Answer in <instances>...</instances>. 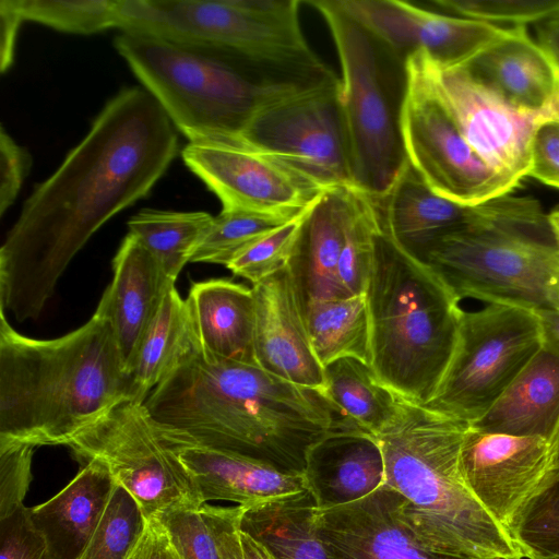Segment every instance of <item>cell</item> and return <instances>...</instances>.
<instances>
[{
	"mask_svg": "<svg viewBox=\"0 0 559 559\" xmlns=\"http://www.w3.org/2000/svg\"><path fill=\"white\" fill-rule=\"evenodd\" d=\"M127 559H183L158 518L146 520L144 531Z\"/></svg>",
	"mask_w": 559,
	"mask_h": 559,
	"instance_id": "cell-46",
	"label": "cell"
},
{
	"mask_svg": "<svg viewBox=\"0 0 559 559\" xmlns=\"http://www.w3.org/2000/svg\"><path fill=\"white\" fill-rule=\"evenodd\" d=\"M538 317L543 345L559 356V310H534Z\"/></svg>",
	"mask_w": 559,
	"mask_h": 559,
	"instance_id": "cell-48",
	"label": "cell"
},
{
	"mask_svg": "<svg viewBox=\"0 0 559 559\" xmlns=\"http://www.w3.org/2000/svg\"><path fill=\"white\" fill-rule=\"evenodd\" d=\"M114 46L190 142L240 140L266 106L337 78L294 76L229 49L141 33L122 32Z\"/></svg>",
	"mask_w": 559,
	"mask_h": 559,
	"instance_id": "cell-5",
	"label": "cell"
},
{
	"mask_svg": "<svg viewBox=\"0 0 559 559\" xmlns=\"http://www.w3.org/2000/svg\"><path fill=\"white\" fill-rule=\"evenodd\" d=\"M81 463L97 461L136 501L144 518L203 504L144 404L124 400L66 445Z\"/></svg>",
	"mask_w": 559,
	"mask_h": 559,
	"instance_id": "cell-11",
	"label": "cell"
},
{
	"mask_svg": "<svg viewBox=\"0 0 559 559\" xmlns=\"http://www.w3.org/2000/svg\"><path fill=\"white\" fill-rule=\"evenodd\" d=\"M186 166L219 199L222 210L293 219L328 190L284 160L240 140L189 142Z\"/></svg>",
	"mask_w": 559,
	"mask_h": 559,
	"instance_id": "cell-15",
	"label": "cell"
},
{
	"mask_svg": "<svg viewBox=\"0 0 559 559\" xmlns=\"http://www.w3.org/2000/svg\"><path fill=\"white\" fill-rule=\"evenodd\" d=\"M305 474L320 507L358 500L384 484L379 442L358 428L335 427L310 450Z\"/></svg>",
	"mask_w": 559,
	"mask_h": 559,
	"instance_id": "cell-25",
	"label": "cell"
},
{
	"mask_svg": "<svg viewBox=\"0 0 559 559\" xmlns=\"http://www.w3.org/2000/svg\"><path fill=\"white\" fill-rule=\"evenodd\" d=\"M379 227L380 214L376 202L355 189L353 212L336 270L344 298L366 293Z\"/></svg>",
	"mask_w": 559,
	"mask_h": 559,
	"instance_id": "cell-34",
	"label": "cell"
},
{
	"mask_svg": "<svg viewBox=\"0 0 559 559\" xmlns=\"http://www.w3.org/2000/svg\"><path fill=\"white\" fill-rule=\"evenodd\" d=\"M311 489L245 508L239 528L275 559H331L314 521Z\"/></svg>",
	"mask_w": 559,
	"mask_h": 559,
	"instance_id": "cell-30",
	"label": "cell"
},
{
	"mask_svg": "<svg viewBox=\"0 0 559 559\" xmlns=\"http://www.w3.org/2000/svg\"><path fill=\"white\" fill-rule=\"evenodd\" d=\"M528 177L559 189V121L546 122L536 131Z\"/></svg>",
	"mask_w": 559,
	"mask_h": 559,
	"instance_id": "cell-45",
	"label": "cell"
},
{
	"mask_svg": "<svg viewBox=\"0 0 559 559\" xmlns=\"http://www.w3.org/2000/svg\"><path fill=\"white\" fill-rule=\"evenodd\" d=\"M1 19V47H0V68L4 73L10 69L14 60L15 44L21 24L24 22L21 16L11 9L5 0L0 1Z\"/></svg>",
	"mask_w": 559,
	"mask_h": 559,
	"instance_id": "cell-47",
	"label": "cell"
},
{
	"mask_svg": "<svg viewBox=\"0 0 559 559\" xmlns=\"http://www.w3.org/2000/svg\"><path fill=\"white\" fill-rule=\"evenodd\" d=\"M241 140L284 160L325 190L355 189L338 78L266 106L250 121Z\"/></svg>",
	"mask_w": 559,
	"mask_h": 559,
	"instance_id": "cell-13",
	"label": "cell"
},
{
	"mask_svg": "<svg viewBox=\"0 0 559 559\" xmlns=\"http://www.w3.org/2000/svg\"><path fill=\"white\" fill-rule=\"evenodd\" d=\"M290 219L242 210H222L214 216L191 262L228 263L247 246Z\"/></svg>",
	"mask_w": 559,
	"mask_h": 559,
	"instance_id": "cell-36",
	"label": "cell"
},
{
	"mask_svg": "<svg viewBox=\"0 0 559 559\" xmlns=\"http://www.w3.org/2000/svg\"><path fill=\"white\" fill-rule=\"evenodd\" d=\"M186 301L203 357L258 366L252 287L226 278L195 282Z\"/></svg>",
	"mask_w": 559,
	"mask_h": 559,
	"instance_id": "cell-26",
	"label": "cell"
},
{
	"mask_svg": "<svg viewBox=\"0 0 559 559\" xmlns=\"http://www.w3.org/2000/svg\"><path fill=\"white\" fill-rule=\"evenodd\" d=\"M0 559H49L47 543L22 506L0 519Z\"/></svg>",
	"mask_w": 559,
	"mask_h": 559,
	"instance_id": "cell-43",
	"label": "cell"
},
{
	"mask_svg": "<svg viewBox=\"0 0 559 559\" xmlns=\"http://www.w3.org/2000/svg\"><path fill=\"white\" fill-rule=\"evenodd\" d=\"M236 507L203 503L170 511L158 519L183 559H223L222 532Z\"/></svg>",
	"mask_w": 559,
	"mask_h": 559,
	"instance_id": "cell-37",
	"label": "cell"
},
{
	"mask_svg": "<svg viewBox=\"0 0 559 559\" xmlns=\"http://www.w3.org/2000/svg\"><path fill=\"white\" fill-rule=\"evenodd\" d=\"M373 201L384 230L421 262L437 239L456 230L492 225L549 228L540 203L531 197L509 193L476 205L460 204L435 193L408 162L388 192Z\"/></svg>",
	"mask_w": 559,
	"mask_h": 559,
	"instance_id": "cell-16",
	"label": "cell"
},
{
	"mask_svg": "<svg viewBox=\"0 0 559 559\" xmlns=\"http://www.w3.org/2000/svg\"><path fill=\"white\" fill-rule=\"evenodd\" d=\"M145 523L134 498L116 484L102 520L79 559H127Z\"/></svg>",
	"mask_w": 559,
	"mask_h": 559,
	"instance_id": "cell-38",
	"label": "cell"
},
{
	"mask_svg": "<svg viewBox=\"0 0 559 559\" xmlns=\"http://www.w3.org/2000/svg\"><path fill=\"white\" fill-rule=\"evenodd\" d=\"M479 82L512 106L540 111L559 106V66L538 41L519 26L466 67Z\"/></svg>",
	"mask_w": 559,
	"mask_h": 559,
	"instance_id": "cell-24",
	"label": "cell"
},
{
	"mask_svg": "<svg viewBox=\"0 0 559 559\" xmlns=\"http://www.w3.org/2000/svg\"><path fill=\"white\" fill-rule=\"evenodd\" d=\"M33 164L29 152L1 127L0 131V215L14 203Z\"/></svg>",
	"mask_w": 559,
	"mask_h": 559,
	"instance_id": "cell-44",
	"label": "cell"
},
{
	"mask_svg": "<svg viewBox=\"0 0 559 559\" xmlns=\"http://www.w3.org/2000/svg\"><path fill=\"white\" fill-rule=\"evenodd\" d=\"M313 352L325 367L345 358L370 361V329L366 295L319 300L302 310Z\"/></svg>",
	"mask_w": 559,
	"mask_h": 559,
	"instance_id": "cell-32",
	"label": "cell"
},
{
	"mask_svg": "<svg viewBox=\"0 0 559 559\" xmlns=\"http://www.w3.org/2000/svg\"><path fill=\"white\" fill-rule=\"evenodd\" d=\"M177 150L175 126L148 92L128 87L110 98L9 230L0 248V309L17 322L36 320L75 254L150 193Z\"/></svg>",
	"mask_w": 559,
	"mask_h": 559,
	"instance_id": "cell-1",
	"label": "cell"
},
{
	"mask_svg": "<svg viewBox=\"0 0 559 559\" xmlns=\"http://www.w3.org/2000/svg\"><path fill=\"white\" fill-rule=\"evenodd\" d=\"M252 290L257 365L285 381L321 391L324 367L313 352L287 266L252 285Z\"/></svg>",
	"mask_w": 559,
	"mask_h": 559,
	"instance_id": "cell-20",
	"label": "cell"
},
{
	"mask_svg": "<svg viewBox=\"0 0 559 559\" xmlns=\"http://www.w3.org/2000/svg\"><path fill=\"white\" fill-rule=\"evenodd\" d=\"M239 536L245 559H275L262 544L240 531V528Z\"/></svg>",
	"mask_w": 559,
	"mask_h": 559,
	"instance_id": "cell-50",
	"label": "cell"
},
{
	"mask_svg": "<svg viewBox=\"0 0 559 559\" xmlns=\"http://www.w3.org/2000/svg\"><path fill=\"white\" fill-rule=\"evenodd\" d=\"M523 559H559V466L511 530Z\"/></svg>",
	"mask_w": 559,
	"mask_h": 559,
	"instance_id": "cell-39",
	"label": "cell"
},
{
	"mask_svg": "<svg viewBox=\"0 0 559 559\" xmlns=\"http://www.w3.org/2000/svg\"><path fill=\"white\" fill-rule=\"evenodd\" d=\"M320 391L348 423L373 436L397 415L401 396L378 382L370 366L350 357L324 367Z\"/></svg>",
	"mask_w": 559,
	"mask_h": 559,
	"instance_id": "cell-31",
	"label": "cell"
},
{
	"mask_svg": "<svg viewBox=\"0 0 559 559\" xmlns=\"http://www.w3.org/2000/svg\"><path fill=\"white\" fill-rule=\"evenodd\" d=\"M461 466L469 490L511 535L520 515L559 466V431L551 438L512 436L468 425Z\"/></svg>",
	"mask_w": 559,
	"mask_h": 559,
	"instance_id": "cell-17",
	"label": "cell"
},
{
	"mask_svg": "<svg viewBox=\"0 0 559 559\" xmlns=\"http://www.w3.org/2000/svg\"><path fill=\"white\" fill-rule=\"evenodd\" d=\"M537 41L550 52L559 66V17L537 24Z\"/></svg>",
	"mask_w": 559,
	"mask_h": 559,
	"instance_id": "cell-49",
	"label": "cell"
},
{
	"mask_svg": "<svg viewBox=\"0 0 559 559\" xmlns=\"http://www.w3.org/2000/svg\"><path fill=\"white\" fill-rule=\"evenodd\" d=\"M115 485L102 463L88 461L57 495L31 508L32 521L47 543L49 559L81 557Z\"/></svg>",
	"mask_w": 559,
	"mask_h": 559,
	"instance_id": "cell-27",
	"label": "cell"
},
{
	"mask_svg": "<svg viewBox=\"0 0 559 559\" xmlns=\"http://www.w3.org/2000/svg\"><path fill=\"white\" fill-rule=\"evenodd\" d=\"M156 427L189 473L203 503L223 500L249 508L310 489L306 474L285 473L241 454L198 444L157 424Z\"/></svg>",
	"mask_w": 559,
	"mask_h": 559,
	"instance_id": "cell-21",
	"label": "cell"
},
{
	"mask_svg": "<svg viewBox=\"0 0 559 559\" xmlns=\"http://www.w3.org/2000/svg\"><path fill=\"white\" fill-rule=\"evenodd\" d=\"M411 75L441 104L464 139L495 171L516 185L528 177L536 131L559 121V106L519 109L476 80L466 68H443L424 52L406 60Z\"/></svg>",
	"mask_w": 559,
	"mask_h": 559,
	"instance_id": "cell-12",
	"label": "cell"
},
{
	"mask_svg": "<svg viewBox=\"0 0 559 559\" xmlns=\"http://www.w3.org/2000/svg\"><path fill=\"white\" fill-rule=\"evenodd\" d=\"M199 353L188 304L173 286L140 345L129 374L128 400L143 404L158 384Z\"/></svg>",
	"mask_w": 559,
	"mask_h": 559,
	"instance_id": "cell-29",
	"label": "cell"
},
{
	"mask_svg": "<svg viewBox=\"0 0 559 559\" xmlns=\"http://www.w3.org/2000/svg\"><path fill=\"white\" fill-rule=\"evenodd\" d=\"M469 426L492 433L556 436L559 356L543 345L491 407Z\"/></svg>",
	"mask_w": 559,
	"mask_h": 559,
	"instance_id": "cell-28",
	"label": "cell"
},
{
	"mask_svg": "<svg viewBox=\"0 0 559 559\" xmlns=\"http://www.w3.org/2000/svg\"><path fill=\"white\" fill-rule=\"evenodd\" d=\"M112 271V281L99 301L110 319L123 368L129 376L146 330L175 282L130 233L114 258Z\"/></svg>",
	"mask_w": 559,
	"mask_h": 559,
	"instance_id": "cell-22",
	"label": "cell"
},
{
	"mask_svg": "<svg viewBox=\"0 0 559 559\" xmlns=\"http://www.w3.org/2000/svg\"><path fill=\"white\" fill-rule=\"evenodd\" d=\"M325 21L341 64L340 104L356 190L381 199L407 164L401 115L406 59L348 14L338 0H308Z\"/></svg>",
	"mask_w": 559,
	"mask_h": 559,
	"instance_id": "cell-7",
	"label": "cell"
},
{
	"mask_svg": "<svg viewBox=\"0 0 559 559\" xmlns=\"http://www.w3.org/2000/svg\"><path fill=\"white\" fill-rule=\"evenodd\" d=\"M354 195L355 189H330L304 216L287 263L301 311L312 301L344 299L336 270Z\"/></svg>",
	"mask_w": 559,
	"mask_h": 559,
	"instance_id": "cell-23",
	"label": "cell"
},
{
	"mask_svg": "<svg viewBox=\"0 0 559 559\" xmlns=\"http://www.w3.org/2000/svg\"><path fill=\"white\" fill-rule=\"evenodd\" d=\"M341 7L402 58L424 52L443 68H464L519 26L441 14L402 0H338Z\"/></svg>",
	"mask_w": 559,
	"mask_h": 559,
	"instance_id": "cell-18",
	"label": "cell"
},
{
	"mask_svg": "<svg viewBox=\"0 0 559 559\" xmlns=\"http://www.w3.org/2000/svg\"><path fill=\"white\" fill-rule=\"evenodd\" d=\"M21 19L60 32L91 35L119 27L118 0H5Z\"/></svg>",
	"mask_w": 559,
	"mask_h": 559,
	"instance_id": "cell-35",
	"label": "cell"
},
{
	"mask_svg": "<svg viewBox=\"0 0 559 559\" xmlns=\"http://www.w3.org/2000/svg\"><path fill=\"white\" fill-rule=\"evenodd\" d=\"M299 0H118L119 28L245 55L282 73L334 72L309 47Z\"/></svg>",
	"mask_w": 559,
	"mask_h": 559,
	"instance_id": "cell-8",
	"label": "cell"
},
{
	"mask_svg": "<svg viewBox=\"0 0 559 559\" xmlns=\"http://www.w3.org/2000/svg\"><path fill=\"white\" fill-rule=\"evenodd\" d=\"M35 449L28 444L0 447V519L24 506Z\"/></svg>",
	"mask_w": 559,
	"mask_h": 559,
	"instance_id": "cell-42",
	"label": "cell"
},
{
	"mask_svg": "<svg viewBox=\"0 0 559 559\" xmlns=\"http://www.w3.org/2000/svg\"><path fill=\"white\" fill-rule=\"evenodd\" d=\"M213 218L202 211L143 210L128 221V228L176 283L207 234Z\"/></svg>",
	"mask_w": 559,
	"mask_h": 559,
	"instance_id": "cell-33",
	"label": "cell"
},
{
	"mask_svg": "<svg viewBox=\"0 0 559 559\" xmlns=\"http://www.w3.org/2000/svg\"><path fill=\"white\" fill-rule=\"evenodd\" d=\"M468 424L403 397L377 438L384 484L399 493V513L428 551L456 559H523L510 533L467 487L461 449Z\"/></svg>",
	"mask_w": 559,
	"mask_h": 559,
	"instance_id": "cell-4",
	"label": "cell"
},
{
	"mask_svg": "<svg viewBox=\"0 0 559 559\" xmlns=\"http://www.w3.org/2000/svg\"><path fill=\"white\" fill-rule=\"evenodd\" d=\"M306 213L247 246L226 267L252 285L286 267Z\"/></svg>",
	"mask_w": 559,
	"mask_h": 559,
	"instance_id": "cell-41",
	"label": "cell"
},
{
	"mask_svg": "<svg viewBox=\"0 0 559 559\" xmlns=\"http://www.w3.org/2000/svg\"><path fill=\"white\" fill-rule=\"evenodd\" d=\"M453 16L480 22L526 26L559 17V0H432Z\"/></svg>",
	"mask_w": 559,
	"mask_h": 559,
	"instance_id": "cell-40",
	"label": "cell"
},
{
	"mask_svg": "<svg viewBox=\"0 0 559 559\" xmlns=\"http://www.w3.org/2000/svg\"><path fill=\"white\" fill-rule=\"evenodd\" d=\"M424 263L461 300L559 310V243L551 229L492 225L456 230L437 239Z\"/></svg>",
	"mask_w": 559,
	"mask_h": 559,
	"instance_id": "cell-9",
	"label": "cell"
},
{
	"mask_svg": "<svg viewBox=\"0 0 559 559\" xmlns=\"http://www.w3.org/2000/svg\"><path fill=\"white\" fill-rule=\"evenodd\" d=\"M401 133L407 162L444 199L476 205L512 193L520 186L479 157L448 111L409 73Z\"/></svg>",
	"mask_w": 559,
	"mask_h": 559,
	"instance_id": "cell-14",
	"label": "cell"
},
{
	"mask_svg": "<svg viewBox=\"0 0 559 559\" xmlns=\"http://www.w3.org/2000/svg\"><path fill=\"white\" fill-rule=\"evenodd\" d=\"M543 346L536 312L507 304L463 310L448 368L427 409L473 424Z\"/></svg>",
	"mask_w": 559,
	"mask_h": 559,
	"instance_id": "cell-10",
	"label": "cell"
},
{
	"mask_svg": "<svg viewBox=\"0 0 559 559\" xmlns=\"http://www.w3.org/2000/svg\"><path fill=\"white\" fill-rule=\"evenodd\" d=\"M128 390L100 301L86 323L51 340L21 334L0 309V447L67 445Z\"/></svg>",
	"mask_w": 559,
	"mask_h": 559,
	"instance_id": "cell-3",
	"label": "cell"
},
{
	"mask_svg": "<svg viewBox=\"0 0 559 559\" xmlns=\"http://www.w3.org/2000/svg\"><path fill=\"white\" fill-rule=\"evenodd\" d=\"M550 229L559 243V207L547 215Z\"/></svg>",
	"mask_w": 559,
	"mask_h": 559,
	"instance_id": "cell-51",
	"label": "cell"
},
{
	"mask_svg": "<svg viewBox=\"0 0 559 559\" xmlns=\"http://www.w3.org/2000/svg\"><path fill=\"white\" fill-rule=\"evenodd\" d=\"M365 295L371 370L383 386L424 406L453 355L461 299L428 264L404 251L381 219Z\"/></svg>",
	"mask_w": 559,
	"mask_h": 559,
	"instance_id": "cell-6",
	"label": "cell"
},
{
	"mask_svg": "<svg viewBox=\"0 0 559 559\" xmlns=\"http://www.w3.org/2000/svg\"><path fill=\"white\" fill-rule=\"evenodd\" d=\"M143 404L157 425L198 444L293 474L306 473L310 450L343 419L319 390L202 353L158 384Z\"/></svg>",
	"mask_w": 559,
	"mask_h": 559,
	"instance_id": "cell-2",
	"label": "cell"
},
{
	"mask_svg": "<svg viewBox=\"0 0 559 559\" xmlns=\"http://www.w3.org/2000/svg\"><path fill=\"white\" fill-rule=\"evenodd\" d=\"M318 533L331 559H456L425 549L402 521L399 493L382 485L343 504H319Z\"/></svg>",
	"mask_w": 559,
	"mask_h": 559,
	"instance_id": "cell-19",
	"label": "cell"
}]
</instances>
